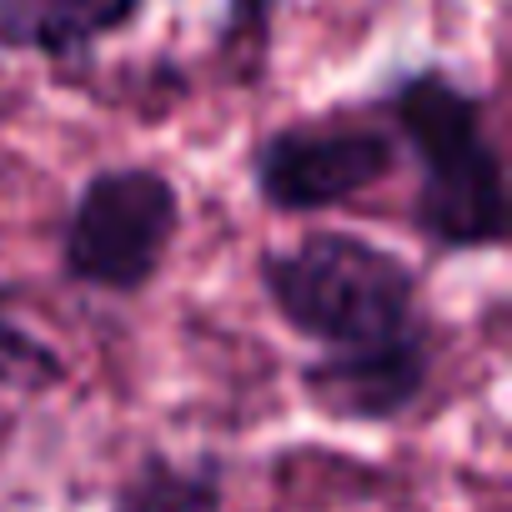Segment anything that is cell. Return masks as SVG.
Segmentation results:
<instances>
[{"instance_id":"2","label":"cell","mask_w":512,"mask_h":512,"mask_svg":"<svg viewBox=\"0 0 512 512\" xmlns=\"http://www.w3.org/2000/svg\"><path fill=\"white\" fill-rule=\"evenodd\" d=\"M256 287L287 332L312 352H347L422 322L427 277L377 236L312 226L287 246L256 251Z\"/></svg>"},{"instance_id":"7","label":"cell","mask_w":512,"mask_h":512,"mask_svg":"<svg viewBox=\"0 0 512 512\" xmlns=\"http://www.w3.org/2000/svg\"><path fill=\"white\" fill-rule=\"evenodd\" d=\"M226 487L231 467L221 452L176 457L151 442L106 492V512H226Z\"/></svg>"},{"instance_id":"9","label":"cell","mask_w":512,"mask_h":512,"mask_svg":"<svg viewBox=\"0 0 512 512\" xmlns=\"http://www.w3.org/2000/svg\"><path fill=\"white\" fill-rule=\"evenodd\" d=\"M277 6L282 0H226L221 21H216V56L226 66L231 81L256 86L272 51V31H277Z\"/></svg>"},{"instance_id":"4","label":"cell","mask_w":512,"mask_h":512,"mask_svg":"<svg viewBox=\"0 0 512 512\" xmlns=\"http://www.w3.org/2000/svg\"><path fill=\"white\" fill-rule=\"evenodd\" d=\"M402 166L397 136L372 106H332L262 131L246 151L251 196L272 216H322L377 191Z\"/></svg>"},{"instance_id":"1","label":"cell","mask_w":512,"mask_h":512,"mask_svg":"<svg viewBox=\"0 0 512 512\" xmlns=\"http://www.w3.org/2000/svg\"><path fill=\"white\" fill-rule=\"evenodd\" d=\"M372 111L412 161V236L432 256H482L507 246V161L492 136L487 96L447 66L392 76Z\"/></svg>"},{"instance_id":"6","label":"cell","mask_w":512,"mask_h":512,"mask_svg":"<svg viewBox=\"0 0 512 512\" xmlns=\"http://www.w3.org/2000/svg\"><path fill=\"white\" fill-rule=\"evenodd\" d=\"M151 0H0V56H41L56 66L86 61L126 36Z\"/></svg>"},{"instance_id":"8","label":"cell","mask_w":512,"mask_h":512,"mask_svg":"<svg viewBox=\"0 0 512 512\" xmlns=\"http://www.w3.org/2000/svg\"><path fill=\"white\" fill-rule=\"evenodd\" d=\"M16 287L0 282V392L16 397H46L56 387H66L71 362L61 357L56 342H46L36 327L16 322Z\"/></svg>"},{"instance_id":"3","label":"cell","mask_w":512,"mask_h":512,"mask_svg":"<svg viewBox=\"0 0 512 512\" xmlns=\"http://www.w3.org/2000/svg\"><path fill=\"white\" fill-rule=\"evenodd\" d=\"M186 226L181 186L151 161L96 166L61 226H56V272L101 297H141L161 282Z\"/></svg>"},{"instance_id":"5","label":"cell","mask_w":512,"mask_h":512,"mask_svg":"<svg viewBox=\"0 0 512 512\" xmlns=\"http://www.w3.org/2000/svg\"><path fill=\"white\" fill-rule=\"evenodd\" d=\"M437 357H442V332L432 317H422L397 337L302 357L297 392L317 417L337 427H397L427 402Z\"/></svg>"}]
</instances>
